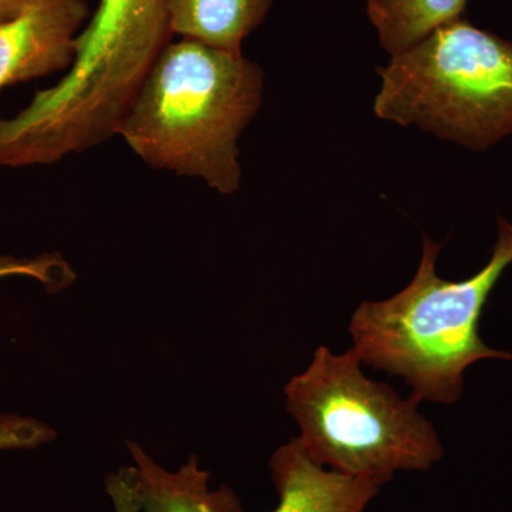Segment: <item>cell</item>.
Returning <instances> with one entry per match:
<instances>
[{"label": "cell", "instance_id": "10", "mask_svg": "<svg viewBox=\"0 0 512 512\" xmlns=\"http://www.w3.org/2000/svg\"><path fill=\"white\" fill-rule=\"evenodd\" d=\"M468 0H366L380 46L390 56L409 49L433 30L460 19Z\"/></svg>", "mask_w": 512, "mask_h": 512}, {"label": "cell", "instance_id": "8", "mask_svg": "<svg viewBox=\"0 0 512 512\" xmlns=\"http://www.w3.org/2000/svg\"><path fill=\"white\" fill-rule=\"evenodd\" d=\"M136 468L141 512H245L228 485L210 487V473L191 456L178 470H165L140 444L128 441Z\"/></svg>", "mask_w": 512, "mask_h": 512}, {"label": "cell", "instance_id": "7", "mask_svg": "<svg viewBox=\"0 0 512 512\" xmlns=\"http://www.w3.org/2000/svg\"><path fill=\"white\" fill-rule=\"evenodd\" d=\"M279 503L271 512H366L382 484L319 466L298 437L269 460Z\"/></svg>", "mask_w": 512, "mask_h": 512}, {"label": "cell", "instance_id": "13", "mask_svg": "<svg viewBox=\"0 0 512 512\" xmlns=\"http://www.w3.org/2000/svg\"><path fill=\"white\" fill-rule=\"evenodd\" d=\"M106 491L113 504L114 512H141L137 473L134 466L123 467L116 473L110 474L106 480Z\"/></svg>", "mask_w": 512, "mask_h": 512}, {"label": "cell", "instance_id": "14", "mask_svg": "<svg viewBox=\"0 0 512 512\" xmlns=\"http://www.w3.org/2000/svg\"><path fill=\"white\" fill-rule=\"evenodd\" d=\"M40 0H0V22L18 18Z\"/></svg>", "mask_w": 512, "mask_h": 512}, {"label": "cell", "instance_id": "5", "mask_svg": "<svg viewBox=\"0 0 512 512\" xmlns=\"http://www.w3.org/2000/svg\"><path fill=\"white\" fill-rule=\"evenodd\" d=\"M171 36L167 0H100L53 84L57 106L82 123L119 124Z\"/></svg>", "mask_w": 512, "mask_h": 512}, {"label": "cell", "instance_id": "1", "mask_svg": "<svg viewBox=\"0 0 512 512\" xmlns=\"http://www.w3.org/2000/svg\"><path fill=\"white\" fill-rule=\"evenodd\" d=\"M265 74L244 55L183 39L168 43L117 136L148 167L198 178L218 194L241 188L239 137L255 119Z\"/></svg>", "mask_w": 512, "mask_h": 512}, {"label": "cell", "instance_id": "2", "mask_svg": "<svg viewBox=\"0 0 512 512\" xmlns=\"http://www.w3.org/2000/svg\"><path fill=\"white\" fill-rule=\"evenodd\" d=\"M440 251L441 244L424 237L412 282L392 298L360 303L349 330L363 365L402 377L420 402L454 404L468 367L512 360V353L490 348L478 330L488 296L512 264V222L498 217L493 255L466 281L437 275Z\"/></svg>", "mask_w": 512, "mask_h": 512}, {"label": "cell", "instance_id": "9", "mask_svg": "<svg viewBox=\"0 0 512 512\" xmlns=\"http://www.w3.org/2000/svg\"><path fill=\"white\" fill-rule=\"evenodd\" d=\"M274 0H167L173 35L241 55L242 43L264 22Z\"/></svg>", "mask_w": 512, "mask_h": 512}, {"label": "cell", "instance_id": "12", "mask_svg": "<svg viewBox=\"0 0 512 512\" xmlns=\"http://www.w3.org/2000/svg\"><path fill=\"white\" fill-rule=\"evenodd\" d=\"M55 437L56 431L43 421L19 414L0 416V451L36 448Z\"/></svg>", "mask_w": 512, "mask_h": 512}, {"label": "cell", "instance_id": "11", "mask_svg": "<svg viewBox=\"0 0 512 512\" xmlns=\"http://www.w3.org/2000/svg\"><path fill=\"white\" fill-rule=\"evenodd\" d=\"M10 276H26L36 279L45 286L47 291H60L67 288L76 275L73 269L59 254L45 252L35 258H15V256H0V279Z\"/></svg>", "mask_w": 512, "mask_h": 512}, {"label": "cell", "instance_id": "6", "mask_svg": "<svg viewBox=\"0 0 512 512\" xmlns=\"http://www.w3.org/2000/svg\"><path fill=\"white\" fill-rule=\"evenodd\" d=\"M89 16L86 0H40L0 22V90L66 72Z\"/></svg>", "mask_w": 512, "mask_h": 512}, {"label": "cell", "instance_id": "3", "mask_svg": "<svg viewBox=\"0 0 512 512\" xmlns=\"http://www.w3.org/2000/svg\"><path fill=\"white\" fill-rule=\"evenodd\" d=\"M355 350L320 346L312 363L285 386L286 409L319 466L386 484L399 471H427L444 456L433 424L416 397L403 399L362 372Z\"/></svg>", "mask_w": 512, "mask_h": 512}, {"label": "cell", "instance_id": "4", "mask_svg": "<svg viewBox=\"0 0 512 512\" xmlns=\"http://www.w3.org/2000/svg\"><path fill=\"white\" fill-rule=\"evenodd\" d=\"M379 119L471 151L512 136V42L460 18L377 69Z\"/></svg>", "mask_w": 512, "mask_h": 512}]
</instances>
